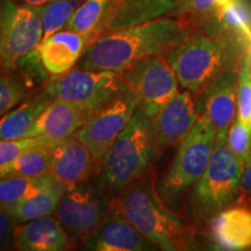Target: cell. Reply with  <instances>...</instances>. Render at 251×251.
I'll use <instances>...</instances> for the list:
<instances>
[{
    "label": "cell",
    "instance_id": "6da1fadb",
    "mask_svg": "<svg viewBox=\"0 0 251 251\" xmlns=\"http://www.w3.org/2000/svg\"><path fill=\"white\" fill-rule=\"evenodd\" d=\"M190 35L187 27L174 17L106 31L86 47L77 67L121 72L144 57L165 55Z\"/></svg>",
    "mask_w": 251,
    "mask_h": 251
},
{
    "label": "cell",
    "instance_id": "7a4b0ae2",
    "mask_svg": "<svg viewBox=\"0 0 251 251\" xmlns=\"http://www.w3.org/2000/svg\"><path fill=\"white\" fill-rule=\"evenodd\" d=\"M155 170L133 181L117 197L126 218L157 249L192 250L198 229L186 214L163 201L156 188Z\"/></svg>",
    "mask_w": 251,
    "mask_h": 251
},
{
    "label": "cell",
    "instance_id": "3957f363",
    "mask_svg": "<svg viewBox=\"0 0 251 251\" xmlns=\"http://www.w3.org/2000/svg\"><path fill=\"white\" fill-rule=\"evenodd\" d=\"M250 41L233 31L191 34L187 40L164 55L180 87L194 98L221 72L242 63Z\"/></svg>",
    "mask_w": 251,
    "mask_h": 251
},
{
    "label": "cell",
    "instance_id": "277c9868",
    "mask_svg": "<svg viewBox=\"0 0 251 251\" xmlns=\"http://www.w3.org/2000/svg\"><path fill=\"white\" fill-rule=\"evenodd\" d=\"M157 158L150 119L137 108L97 169L96 183L111 197L153 169Z\"/></svg>",
    "mask_w": 251,
    "mask_h": 251
},
{
    "label": "cell",
    "instance_id": "5b68a950",
    "mask_svg": "<svg viewBox=\"0 0 251 251\" xmlns=\"http://www.w3.org/2000/svg\"><path fill=\"white\" fill-rule=\"evenodd\" d=\"M243 169L229 148L227 134L216 135L211 161L202 177L186 193L185 214L198 230L216 213L233 203L241 193Z\"/></svg>",
    "mask_w": 251,
    "mask_h": 251
},
{
    "label": "cell",
    "instance_id": "8992f818",
    "mask_svg": "<svg viewBox=\"0 0 251 251\" xmlns=\"http://www.w3.org/2000/svg\"><path fill=\"white\" fill-rule=\"evenodd\" d=\"M216 130L203 115H200L192 130L178 146L170 168L156 179L159 197L169 207L179 211L181 199L202 177L216 141Z\"/></svg>",
    "mask_w": 251,
    "mask_h": 251
},
{
    "label": "cell",
    "instance_id": "52a82bcc",
    "mask_svg": "<svg viewBox=\"0 0 251 251\" xmlns=\"http://www.w3.org/2000/svg\"><path fill=\"white\" fill-rule=\"evenodd\" d=\"M51 99L75 103L93 113L106 107L127 90L121 72L72 68L50 76L42 87Z\"/></svg>",
    "mask_w": 251,
    "mask_h": 251
},
{
    "label": "cell",
    "instance_id": "ba28073f",
    "mask_svg": "<svg viewBox=\"0 0 251 251\" xmlns=\"http://www.w3.org/2000/svg\"><path fill=\"white\" fill-rule=\"evenodd\" d=\"M112 197L98 185H75L62 197L55 216L70 237L75 249L84 247L111 208Z\"/></svg>",
    "mask_w": 251,
    "mask_h": 251
},
{
    "label": "cell",
    "instance_id": "9c48e42d",
    "mask_svg": "<svg viewBox=\"0 0 251 251\" xmlns=\"http://www.w3.org/2000/svg\"><path fill=\"white\" fill-rule=\"evenodd\" d=\"M43 40V26L37 8L17 0H0V68L17 70L19 63Z\"/></svg>",
    "mask_w": 251,
    "mask_h": 251
},
{
    "label": "cell",
    "instance_id": "30bf717a",
    "mask_svg": "<svg viewBox=\"0 0 251 251\" xmlns=\"http://www.w3.org/2000/svg\"><path fill=\"white\" fill-rule=\"evenodd\" d=\"M121 76L126 87L140 99L137 108L149 119L179 92V81L164 55L140 59L121 71Z\"/></svg>",
    "mask_w": 251,
    "mask_h": 251
},
{
    "label": "cell",
    "instance_id": "8fae6325",
    "mask_svg": "<svg viewBox=\"0 0 251 251\" xmlns=\"http://www.w3.org/2000/svg\"><path fill=\"white\" fill-rule=\"evenodd\" d=\"M140 99L130 90L113 100L106 107L96 112L76 133V136L89 148L99 165L126 126L133 119Z\"/></svg>",
    "mask_w": 251,
    "mask_h": 251
},
{
    "label": "cell",
    "instance_id": "7c38bea8",
    "mask_svg": "<svg viewBox=\"0 0 251 251\" xmlns=\"http://www.w3.org/2000/svg\"><path fill=\"white\" fill-rule=\"evenodd\" d=\"M200 118L196 98L188 90L179 91L150 119V129L157 157L164 150L178 147Z\"/></svg>",
    "mask_w": 251,
    "mask_h": 251
},
{
    "label": "cell",
    "instance_id": "4fadbf2b",
    "mask_svg": "<svg viewBox=\"0 0 251 251\" xmlns=\"http://www.w3.org/2000/svg\"><path fill=\"white\" fill-rule=\"evenodd\" d=\"M205 229L215 249L250 250L251 197L241 190L237 199L216 213Z\"/></svg>",
    "mask_w": 251,
    "mask_h": 251
},
{
    "label": "cell",
    "instance_id": "5bb4252c",
    "mask_svg": "<svg viewBox=\"0 0 251 251\" xmlns=\"http://www.w3.org/2000/svg\"><path fill=\"white\" fill-rule=\"evenodd\" d=\"M240 65L229 68L205 87L196 102L200 115L214 126L216 134L225 135L237 115V87Z\"/></svg>",
    "mask_w": 251,
    "mask_h": 251
},
{
    "label": "cell",
    "instance_id": "9a60e30c",
    "mask_svg": "<svg viewBox=\"0 0 251 251\" xmlns=\"http://www.w3.org/2000/svg\"><path fill=\"white\" fill-rule=\"evenodd\" d=\"M84 250L96 251H144L157 249L130 224L122 212L117 197H112L111 208L106 219L87 242Z\"/></svg>",
    "mask_w": 251,
    "mask_h": 251
},
{
    "label": "cell",
    "instance_id": "2e32d148",
    "mask_svg": "<svg viewBox=\"0 0 251 251\" xmlns=\"http://www.w3.org/2000/svg\"><path fill=\"white\" fill-rule=\"evenodd\" d=\"M97 169L92 153L76 134L58 141L52 148L50 174L68 187L86 183Z\"/></svg>",
    "mask_w": 251,
    "mask_h": 251
},
{
    "label": "cell",
    "instance_id": "e0dca14e",
    "mask_svg": "<svg viewBox=\"0 0 251 251\" xmlns=\"http://www.w3.org/2000/svg\"><path fill=\"white\" fill-rule=\"evenodd\" d=\"M94 113L75 103L52 99L34 121L27 137L62 140L76 134Z\"/></svg>",
    "mask_w": 251,
    "mask_h": 251
},
{
    "label": "cell",
    "instance_id": "ac0fdd59",
    "mask_svg": "<svg viewBox=\"0 0 251 251\" xmlns=\"http://www.w3.org/2000/svg\"><path fill=\"white\" fill-rule=\"evenodd\" d=\"M15 249L65 251L75 247L57 218L49 215L19 224L15 229Z\"/></svg>",
    "mask_w": 251,
    "mask_h": 251
},
{
    "label": "cell",
    "instance_id": "d6986e66",
    "mask_svg": "<svg viewBox=\"0 0 251 251\" xmlns=\"http://www.w3.org/2000/svg\"><path fill=\"white\" fill-rule=\"evenodd\" d=\"M87 45L89 39L84 34L62 29L42 40L37 47V51L46 70L55 76L75 68Z\"/></svg>",
    "mask_w": 251,
    "mask_h": 251
},
{
    "label": "cell",
    "instance_id": "ffe728a7",
    "mask_svg": "<svg viewBox=\"0 0 251 251\" xmlns=\"http://www.w3.org/2000/svg\"><path fill=\"white\" fill-rule=\"evenodd\" d=\"M185 0H115L100 35L134 25L169 17Z\"/></svg>",
    "mask_w": 251,
    "mask_h": 251
},
{
    "label": "cell",
    "instance_id": "44dd1931",
    "mask_svg": "<svg viewBox=\"0 0 251 251\" xmlns=\"http://www.w3.org/2000/svg\"><path fill=\"white\" fill-rule=\"evenodd\" d=\"M234 0H185L169 17L179 19L191 34L219 33L226 8Z\"/></svg>",
    "mask_w": 251,
    "mask_h": 251
},
{
    "label": "cell",
    "instance_id": "7402d4cb",
    "mask_svg": "<svg viewBox=\"0 0 251 251\" xmlns=\"http://www.w3.org/2000/svg\"><path fill=\"white\" fill-rule=\"evenodd\" d=\"M51 98L42 90L31 94L23 102L0 118V141L19 140L27 137L34 121L51 101Z\"/></svg>",
    "mask_w": 251,
    "mask_h": 251
},
{
    "label": "cell",
    "instance_id": "603a6c76",
    "mask_svg": "<svg viewBox=\"0 0 251 251\" xmlns=\"http://www.w3.org/2000/svg\"><path fill=\"white\" fill-rule=\"evenodd\" d=\"M57 142L58 141H54V142L39 144L25 150L13 162L0 169V179L13 177V176L35 178L50 174L52 148Z\"/></svg>",
    "mask_w": 251,
    "mask_h": 251
},
{
    "label": "cell",
    "instance_id": "cb8c5ba5",
    "mask_svg": "<svg viewBox=\"0 0 251 251\" xmlns=\"http://www.w3.org/2000/svg\"><path fill=\"white\" fill-rule=\"evenodd\" d=\"M59 186H67V185L58 181L51 174L35 178L21 177V176L1 178L0 179V205H13L20 200L35 196L42 191Z\"/></svg>",
    "mask_w": 251,
    "mask_h": 251
},
{
    "label": "cell",
    "instance_id": "d4e9b609",
    "mask_svg": "<svg viewBox=\"0 0 251 251\" xmlns=\"http://www.w3.org/2000/svg\"><path fill=\"white\" fill-rule=\"evenodd\" d=\"M114 2L115 0H84L64 29L84 34L89 39L90 45L100 36L102 25L107 19Z\"/></svg>",
    "mask_w": 251,
    "mask_h": 251
},
{
    "label": "cell",
    "instance_id": "484cf974",
    "mask_svg": "<svg viewBox=\"0 0 251 251\" xmlns=\"http://www.w3.org/2000/svg\"><path fill=\"white\" fill-rule=\"evenodd\" d=\"M70 187L59 186L42 191L35 196L20 200L13 205L5 206V208L14 216L18 224L30 221V220L43 218L55 214L62 197Z\"/></svg>",
    "mask_w": 251,
    "mask_h": 251
},
{
    "label": "cell",
    "instance_id": "4316f807",
    "mask_svg": "<svg viewBox=\"0 0 251 251\" xmlns=\"http://www.w3.org/2000/svg\"><path fill=\"white\" fill-rule=\"evenodd\" d=\"M84 0H50L39 9L43 26V40L64 29Z\"/></svg>",
    "mask_w": 251,
    "mask_h": 251
},
{
    "label": "cell",
    "instance_id": "83f0119b",
    "mask_svg": "<svg viewBox=\"0 0 251 251\" xmlns=\"http://www.w3.org/2000/svg\"><path fill=\"white\" fill-rule=\"evenodd\" d=\"M33 94L19 72L0 68V118Z\"/></svg>",
    "mask_w": 251,
    "mask_h": 251
},
{
    "label": "cell",
    "instance_id": "f1b7e54d",
    "mask_svg": "<svg viewBox=\"0 0 251 251\" xmlns=\"http://www.w3.org/2000/svg\"><path fill=\"white\" fill-rule=\"evenodd\" d=\"M237 117L251 128V42L238 71Z\"/></svg>",
    "mask_w": 251,
    "mask_h": 251
},
{
    "label": "cell",
    "instance_id": "f546056e",
    "mask_svg": "<svg viewBox=\"0 0 251 251\" xmlns=\"http://www.w3.org/2000/svg\"><path fill=\"white\" fill-rule=\"evenodd\" d=\"M227 142L242 169H244L251 156V128L248 127L237 115L228 129Z\"/></svg>",
    "mask_w": 251,
    "mask_h": 251
},
{
    "label": "cell",
    "instance_id": "4dcf8cb0",
    "mask_svg": "<svg viewBox=\"0 0 251 251\" xmlns=\"http://www.w3.org/2000/svg\"><path fill=\"white\" fill-rule=\"evenodd\" d=\"M17 71L21 75V77L24 78V80L26 81V84L29 86L31 91H34L39 86H45L46 81L51 76L46 70L39 51H37V48L21 59L17 68Z\"/></svg>",
    "mask_w": 251,
    "mask_h": 251
},
{
    "label": "cell",
    "instance_id": "1f68e13d",
    "mask_svg": "<svg viewBox=\"0 0 251 251\" xmlns=\"http://www.w3.org/2000/svg\"><path fill=\"white\" fill-rule=\"evenodd\" d=\"M56 140H50L47 137H24L19 140L11 141H0V169L8 165L20 156L25 150L31 148V147L54 142ZM59 141V140H58Z\"/></svg>",
    "mask_w": 251,
    "mask_h": 251
},
{
    "label": "cell",
    "instance_id": "d6a6232c",
    "mask_svg": "<svg viewBox=\"0 0 251 251\" xmlns=\"http://www.w3.org/2000/svg\"><path fill=\"white\" fill-rule=\"evenodd\" d=\"M18 221L5 206L0 205V251L15 249V229Z\"/></svg>",
    "mask_w": 251,
    "mask_h": 251
},
{
    "label": "cell",
    "instance_id": "836d02e7",
    "mask_svg": "<svg viewBox=\"0 0 251 251\" xmlns=\"http://www.w3.org/2000/svg\"><path fill=\"white\" fill-rule=\"evenodd\" d=\"M241 188L251 197V156L247 163V165L243 169L242 179H241Z\"/></svg>",
    "mask_w": 251,
    "mask_h": 251
},
{
    "label": "cell",
    "instance_id": "e575fe53",
    "mask_svg": "<svg viewBox=\"0 0 251 251\" xmlns=\"http://www.w3.org/2000/svg\"><path fill=\"white\" fill-rule=\"evenodd\" d=\"M19 4L27 6L30 8H41L42 6H45L47 2L50 0H17Z\"/></svg>",
    "mask_w": 251,
    "mask_h": 251
},
{
    "label": "cell",
    "instance_id": "d590c367",
    "mask_svg": "<svg viewBox=\"0 0 251 251\" xmlns=\"http://www.w3.org/2000/svg\"><path fill=\"white\" fill-rule=\"evenodd\" d=\"M249 41H250V42H251V35L249 36Z\"/></svg>",
    "mask_w": 251,
    "mask_h": 251
}]
</instances>
